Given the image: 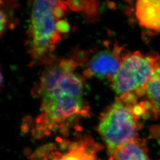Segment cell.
I'll return each instance as SVG.
<instances>
[{
  "mask_svg": "<svg viewBox=\"0 0 160 160\" xmlns=\"http://www.w3.org/2000/svg\"><path fill=\"white\" fill-rule=\"evenodd\" d=\"M139 104L142 108L145 118L157 119L160 116V58L145 86Z\"/></svg>",
  "mask_w": 160,
  "mask_h": 160,
  "instance_id": "cell-7",
  "label": "cell"
},
{
  "mask_svg": "<svg viewBox=\"0 0 160 160\" xmlns=\"http://www.w3.org/2000/svg\"><path fill=\"white\" fill-rule=\"evenodd\" d=\"M131 105L116 97L101 115L98 131L109 154L122 145L137 138L142 127Z\"/></svg>",
  "mask_w": 160,
  "mask_h": 160,
  "instance_id": "cell-4",
  "label": "cell"
},
{
  "mask_svg": "<svg viewBox=\"0 0 160 160\" xmlns=\"http://www.w3.org/2000/svg\"><path fill=\"white\" fill-rule=\"evenodd\" d=\"M68 7L62 0H29L26 48L31 65L48 64L63 34L69 30L63 19Z\"/></svg>",
  "mask_w": 160,
  "mask_h": 160,
  "instance_id": "cell-2",
  "label": "cell"
},
{
  "mask_svg": "<svg viewBox=\"0 0 160 160\" xmlns=\"http://www.w3.org/2000/svg\"><path fill=\"white\" fill-rule=\"evenodd\" d=\"M110 160H151L146 141L135 138L110 154Z\"/></svg>",
  "mask_w": 160,
  "mask_h": 160,
  "instance_id": "cell-9",
  "label": "cell"
},
{
  "mask_svg": "<svg viewBox=\"0 0 160 160\" xmlns=\"http://www.w3.org/2000/svg\"><path fill=\"white\" fill-rule=\"evenodd\" d=\"M72 59L55 58L46 64L32 93L39 100L38 114L24 129L35 139L67 133L90 114L84 98V80Z\"/></svg>",
  "mask_w": 160,
  "mask_h": 160,
  "instance_id": "cell-1",
  "label": "cell"
},
{
  "mask_svg": "<svg viewBox=\"0 0 160 160\" xmlns=\"http://www.w3.org/2000/svg\"><path fill=\"white\" fill-rule=\"evenodd\" d=\"M135 16L139 25L154 32H160V0H136Z\"/></svg>",
  "mask_w": 160,
  "mask_h": 160,
  "instance_id": "cell-8",
  "label": "cell"
},
{
  "mask_svg": "<svg viewBox=\"0 0 160 160\" xmlns=\"http://www.w3.org/2000/svg\"></svg>",
  "mask_w": 160,
  "mask_h": 160,
  "instance_id": "cell-11",
  "label": "cell"
},
{
  "mask_svg": "<svg viewBox=\"0 0 160 160\" xmlns=\"http://www.w3.org/2000/svg\"><path fill=\"white\" fill-rule=\"evenodd\" d=\"M125 54L123 47L116 43L112 47L106 46L92 56L83 74L86 77L111 80L118 72Z\"/></svg>",
  "mask_w": 160,
  "mask_h": 160,
  "instance_id": "cell-6",
  "label": "cell"
},
{
  "mask_svg": "<svg viewBox=\"0 0 160 160\" xmlns=\"http://www.w3.org/2000/svg\"><path fill=\"white\" fill-rule=\"evenodd\" d=\"M160 58L152 52L126 53L118 72L110 80L116 97L129 104L138 103L143 96L145 86Z\"/></svg>",
  "mask_w": 160,
  "mask_h": 160,
  "instance_id": "cell-3",
  "label": "cell"
},
{
  "mask_svg": "<svg viewBox=\"0 0 160 160\" xmlns=\"http://www.w3.org/2000/svg\"><path fill=\"white\" fill-rule=\"evenodd\" d=\"M36 149L29 160H98L100 145L90 137L76 139L62 137Z\"/></svg>",
  "mask_w": 160,
  "mask_h": 160,
  "instance_id": "cell-5",
  "label": "cell"
},
{
  "mask_svg": "<svg viewBox=\"0 0 160 160\" xmlns=\"http://www.w3.org/2000/svg\"><path fill=\"white\" fill-rule=\"evenodd\" d=\"M18 4L15 0L1 1V36L8 30H12L17 25V20L14 17V12Z\"/></svg>",
  "mask_w": 160,
  "mask_h": 160,
  "instance_id": "cell-10",
  "label": "cell"
}]
</instances>
